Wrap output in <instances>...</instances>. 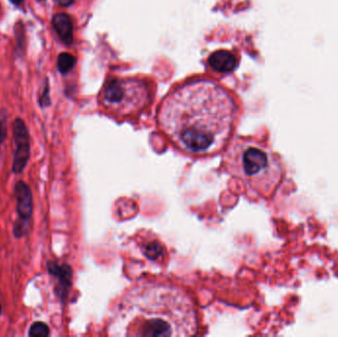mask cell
Returning a JSON list of instances; mask_svg holds the SVG:
<instances>
[{
	"instance_id": "cell-2",
	"label": "cell",
	"mask_w": 338,
	"mask_h": 337,
	"mask_svg": "<svg viewBox=\"0 0 338 337\" xmlns=\"http://www.w3.org/2000/svg\"><path fill=\"white\" fill-rule=\"evenodd\" d=\"M198 327L191 297L177 286L155 282L128 290L108 321V332L113 336H192Z\"/></svg>"
},
{
	"instance_id": "cell-6",
	"label": "cell",
	"mask_w": 338,
	"mask_h": 337,
	"mask_svg": "<svg viewBox=\"0 0 338 337\" xmlns=\"http://www.w3.org/2000/svg\"><path fill=\"white\" fill-rule=\"evenodd\" d=\"M13 139L15 151L12 171L16 174H19L26 168L31 154L30 134L25 122L21 118H17L13 122Z\"/></svg>"
},
{
	"instance_id": "cell-9",
	"label": "cell",
	"mask_w": 338,
	"mask_h": 337,
	"mask_svg": "<svg viewBox=\"0 0 338 337\" xmlns=\"http://www.w3.org/2000/svg\"><path fill=\"white\" fill-rule=\"evenodd\" d=\"M48 271L51 275L58 278L59 280V292L60 297L64 296V292L70 285L71 280V268L68 265H59L54 261H49L47 263Z\"/></svg>"
},
{
	"instance_id": "cell-1",
	"label": "cell",
	"mask_w": 338,
	"mask_h": 337,
	"mask_svg": "<svg viewBox=\"0 0 338 337\" xmlns=\"http://www.w3.org/2000/svg\"><path fill=\"white\" fill-rule=\"evenodd\" d=\"M237 106L223 87L210 80L188 82L173 90L159 108L162 133L183 153L203 157L227 144Z\"/></svg>"
},
{
	"instance_id": "cell-7",
	"label": "cell",
	"mask_w": 338,
	"mask_h": 337,
	"mask_svg": "<svg viewBox=\"0 0 338 337\" xmlns=\"http://www.w3.org/2000/svg\"><path fill=\"white\" fill-rule=\"evenodd\" d=\"M53 26L60 40L65 45H70L73 42V23L69 15L65 13H58L53 18Z\"/></svg>"
},
{
	"instance_id": "cell-4",
	"label": "cell",
	"mask_w": 338,
	"mask_h": 337,
	"mask_svg": "<svg viewBox=\"0 0 338 337\" xmlns=\"http://www.w3.org/2000/svg\"><path fill=\"white\" fill-rule=\"evenodd\" d=\"M104 109L115 117L135 115L149 103L151 93L144 82L133 79L108 80L101 92Z\"/></svg>"
},
{
	"instance_id": "cell-15",
	"label": "cell",
	"mask_w": 338,
	"mask_h": 337,
	"mask_svg": "<svg viewBox=\"0 0 338 337\" xmlns=\"http://www.w3.org/2000/svg\"><path fill=\"white\" fill-rule=\"evenodd\" d=\"M9 1H10L12 4L16 5V6H19L21 3L23 2V0H9Z\"/></svg>"
},
{
	"instance_id": "cell-8",
	"label": "cell",
	"mask_w": 338,
	"mask_h": 337,
	"mask_svg": "<svg viewBox=\"0 0 338 337\" xmlns=\"http://www.w3.org/2000/svg\"><path fill=\"white\" fill-rule=\"evenodd\" d=\"M209 64L218 72L228 73L236 68L237 59L228 51H218L210 57Z\"/></svg>"
},
{
	"instance_id": "cell-5",
	"label": "cell",
	"mask_w": 338,
	"mask_h": 337,
	"mask_svg": "<svg viewBox=\"0 0 338 337\" xmlns=\"http://www.w3.org/2000/svg\"><path fill=\"white\" fill-rule=\"evenodd\" d=\"M14 195L16 199V212L18 218L13 228L14 237L22 238L26 236L30 229V220L33 215L34 202L31 188L24 181H18L14 187Z\"/></svg>"
},
{
	"instance_id": "cell-11",
	"label": "cell",
	"mask_w": 338,
	"mask_h": 337,
	"mask_svg": "<svg viewBox=\"0 0 338 337\" xmlns=\"http://www.w3.org/2000/svg\"><path fill=\"white\" fill-rule=\"evenodd\" d=\"M49 335H50V329L46 323L42 321H37L31 325L29 330V336L47 337Z\"/></svg>"
},
{
	"instance_id": "cell-12",
	"label": "cell",
	"mask_w": 338,
	"mask_h": 337,
	"mask_svg": "<svg viewBox=\"0 0 338 337\" xmlns=\"http://www.w3.org/2000/svg\"><path fill=\"white\" fill-rule=\"evenodd\" d=\"M39 105L41 108H45L51 105V99H50V86H49V81L47 80L46 85L44 87L43 92L41 93L39 96Z\"/></svg>"
},
{
	"instance_id": "cell-3",
	"label": "cell",
	"mask_w": 338,
	"mask_h": 337,
	"mask_svg": "<svg viewBox=\"0 0 338 337\" xmlns=\"http://www.w3.org/2000/svg\"><path fill=\"white\" fill-rule=\"evenodd\" d=\"M226 170L252 193L269 197L284 175L282 162L271 149L254 140L236 139L223 157Z\"/></svg>"
},
{
	"instance_id": "cell-10",
	"label": "cell",
	"mask_w": 338,
	"mask_h": 337,
	"mask_svg": "<svg viewBox=\"0 0 338 337\" xmlns=\"http://www.w3.org/2000/svg\"><path fill=\"white\" fill-rule=\"evenodd\" d=\"M77 59L69 53H62L58 58V69L61 74L68 73L76 65Z\"/></svg>"
},
{
	"instance_id": "cell-16",
	"label": "cell",
	"mask_w": 338,
	"mask_h": 337,
	"mask_svg": "<svg viewBox=\"0 0 338 337\" xmlns=\"http://www.w3.org/2000/svg\"><path fill=\"white\" fill-rule=\"evenodd\" d=\"M1 312H2V309H1V304H0V315H1Z\"/></svg>"
},
{
	"instance_id": "cell-13",
	"label": "cell",
	"mask_w": 338,
	"mask_h": 337,
	"mask_svg": "<svg viewBox=\"0 0 338 337\" xmlns=\"http://www.w3.org/2000/svg\"><path fill=\"white\" fill-rule=\"evenodd\" d=\"M6 137V133H5V129H4V126H3V123L2 121L0 119V148H1V145L4 141V139Z\"/></svg>"
},
{
	"instance_id": "cell-14",
	"label": "cell",
	"mask_w": 338,
	"mask_h": 337,
	"mask_svg": "<svg viewBox=\"0 0 338 337\" xmlns=\"http://www.w3.org/2000/svg\"><path fill=\"white\" fill-rule=\"evenodd\" d=\"M57 1L61 6H69L73 2V0H57Z\"/></svg>"
}]
</instances>
